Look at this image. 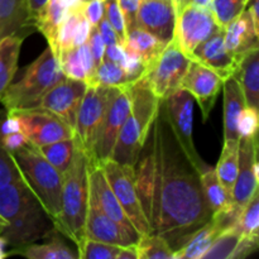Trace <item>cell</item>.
Wrapping results in <instances>:
<instances>
[{"label": "cell", "mask_w": 259, "mask_h": 259, "mask_svg": "<svg viewBox=\"0 0 259 259\" xmlns=\"http://www.w3.org/2000/svg\"><path fill=\"white\" fill-rule=\"evenodd\" d=\"M104 17L106 18L113 29L115 30L119 45L125 46L126 43V24L123 13L119 8L118 0H103Z\"/></svg>", "instance_id": "obj_41"}, {"label": "cell", "mask_w": 259, "mask_h": 259, "mask_svg": "<svg viewBox=\"0 0 259 259\" xmlns=\"http://www.w3.org/2000/svg\"><path fill=\"white\" fill-rule=\"evenodd\" d=\"M190 58L209 67L218 73L223 81L234 75L240 61L225 46L224 28L200 43L192 51Z\"/></svg>", "instance_id": "obj_19"}, {"label": "cell", "mask_w": 259, "mask_h": 259, "mask_svg": "<svg viewBox=\"0 0 259 259\" xmlns=\"http://www.w3.org/2000/svg\"><path fill=\"white\" fill-rule=\"evenodd\" d=\"M89 171L85 152L75 147L72 162L63 175L61 212L55 229L77 247L85 239V223L89 209Z\"/></svg>", "instance_id": "obj_2"}, {"label": "cell", "mask_w": 259, "mask_h": 259, "mask_svg": "<svg viewBox=\"0 0 259 259\" xmlns=\"http://www.w3.org/2000/svg\"><path fill=\"white\" fill-rule=\"evenodd\" d=\"M89 190H90L89 196H90L91 200L96 202V205L100 207L101 211L105 212L110 219L123 225L128 230L137 232L136 228L133 227L132 222L128 219L125 212H124V210L121 209L120 204H119L115 194L111 190L100 164L90 166V171H89Z\"/></svg>", "instance_id": "obj_20"}, {"label": "cell", "mask_w": 259, "mask_h": 259, "mask_svg": "<svg viewBox=\"0 0 259 259\" xmlns=\"http://www.w3.org/2000/svg\"><path fill=\"white\" fill-rule=\"evenodd\" d=\"M65 77L60 61L50 46L25 67L22 77L12 82L0 98L7 111L33 108L38 100Z\"/></svg>", "instance_id": "obj_4"}, {"label": "cell", "mask_w": 259, "mask_h": 259, "mask_svg": "<svg viewBox=\"0 0 259 259\" xmlns=\"http://www.w3.org/2000/svg\"><path fill=\"white\" fill-rule=\"evenodd\" d=\"M47 0H29V13H30V23L34 27V23L39 14L42 13Z\"/></svg>", "instance_id": "obj_52"}, {"label": "cell", "mask_w": 259, "mask_h": 259, "mask_svg": "<svg viewBox=\"0 0 259 259\" xmlns=\"http://www.w3.org/2000/svg\"><path fill=\"white\" fill-rule=\"evenodd\" d=\"M81 10L82 14L91 27H96L104 17V5L103 0H89V2H83L81 5Z\"/></svg>", "instance_id": "obj_44"}, {"label": "cell", "mask_w": 259, "mask_h": 259, "mask_svg": "<svg viewBox=\"0 0 259 259\" xmlns=\"http://www.w3.org/2000/svg\"><path fill=\"white\" fill-rule=\"evenodd\" d=\"M128 75L123 66L111 61L103 60L96 67V85L108 86V88H123L131 85Z\"/></svg>", "instance_id": "obj_36"}, {"label": "cell", "mask_w": 259, "mask_h": 259, "mask_svg": "<svg viewBox=\"0 0 259 259\" xmlns=\"http://www.w3.org/2000/svg\"><path fill=\"white\" fill-rule=\"evenodd\" d=\"M240 238V233L235 227L223 230L202 255V259H230Z\"/></svg>", "instance_id": "obj_35"}, {"label": "cell", "mask_w": 259, "mask_h": 259, "mask_svg": "<svg viewBox=\"0 0 259 259\" xmlns=\"http://www.w3.org/2000/svg\"><path fill=\"white\" fill-rule=\"evenodd\" d=\"M190 5H197V7L209 8L211 9V0H175V7H176V14Z\"/></svg>", "instance_id": "obj_51"}, {"label": "cell", "mask_w": 259, "mask_h": 259, "mask_svg": "<svg viewBox=\"0 0 259 259\" xmlns=\"http://www.w3.org/2000/svg\"><path fill=\"white\" fill-rule=\"evenodd\" d=\"M82 12V10H81ZM91 24L89 23V20L83 17V14L81 15L80 20H78L77 28H76L75 33V39H73V47H78L81 45H85L89 39V35L91 32Z\"/></svg>", "instance_id": "obj_48"}, {"label": "cell", "mask_w": 259, "mask_h": 259, "mask_svg": "<svg viewBox=\"0 0 259 259\" xmlns=\"http://www.w3.org/2000/svg\"><path fill=\"white\" fill-rule=\"evenodd\" d=\"M82 2H89V0H82Z\"/></svg>", "instance_id": "obj_55"}, {"label": "cell", "mask_w": 259, "mask_h": 259, "mask_svg": "<svg viewBox=\"0 0 259 259\" xmlns=\"http://www.w3.org/2000/svg\"><path fill=\"white\" fill-rule=\"evenodd\" d=\"M201 166L191 158L171 125L163 100L134 166L136 187L151 233L174 252L212 218L201 186Z\"/></svg>", "instance_id": "obj_1"}, {"label": "cell", "mask_w": 259, "mask_h": 259, "mask_svg": "<svg viewBox=\"0 0 259 259\" xmlns=\"http://www.w3.org/2000/svg\"><path fill=\"white\" fill-rule=\"evenodd\" d=\"M259 27L245 9L224 28V42L228 50L240 60L249 51L259 48Z\"/></svg>", "instance_id": "obj_22"}, {"label": "cell", "mask_w": 259, "mask_h": 259, "mask_svg": "<svg viewBox=\"0 0 259 259\" xmlns=\"http://www.w3.org/2000/svg\"><path fill=\"white\" fill-rule=\"evenodd\" d=\"M259 115L258 109L245 106L238 120V136L239 138H253L258 136Z\"/></svg>", "instance_id": "obj_43"}, {"label": "cell", "mask_w": 259, "mask_h": 259, "mask_svg": "<svg viewBox=\"0 0 259 259\" xmlns=\"http://www.w3.org/2000/svg\"><path fill=\"white\" fill-rule=\"evenodd\" d=\"M90 47L91 53H93L94 61H95V65L98 67L101 63V61L104 60V52H105V43H104L103 38H101L100 33H99L98 27L91 28L90 35H89V39L86 42Z\"/></svg>", "instance_id": "obj_45"}, {"label": "cell", "mask_w": 259, "mask_h": 259, "mask_svg": "<svg viewBox=\"0 0 259 259\" xmlns=\"http://www.w3.org/2000/svg\"><path fill=\"white\" fill-rule=\"evenodd\" d=\"M0 228H2V224H0Z\"/></svg>", "instance_id": "obj_56"}, {"label": "cell", "mask_w": 259, "mask_h": 259, "mask_svg": "<svg viewBox=\"0 0 259 259\" xmlns=\"http://www.w3.org/2000/svg\"><path fill=\"white\" fill-rule=\"evenodd\" d=\"M258 136L239 138V162L238 175L232 191V199L237 206L243 207L258 191Z\"/></svg>", "instance_id": "obj_16"}, {"label": "cell", "mask_w": 259, "mask_h": 259, "mask_svg": "<svg viewBox=\"0 0 259 259\" xmlns=\"http://www.w3.org/2000/svg\"><path fill=\"white\" fill-rule=\"evenodd\" d=\"M175 23V0H141L134 27L142 28L162 42L169 43L174 39Z\"/></svg>", "instance_id": "obj_17"}, {"label": "cell", "mask_w": 259, "mask_h": 259, "mask_svg": "<svg viewBox=\"0 0 259 259\" xmlns=\"http://www.w3.org/2000/svg\"><path fill=\"white\" fill-rule=\"evenodd\" d=\"M121 247L85 238L77 245L78 259H116Z\"/></svg>", "instance_id": "obj_38"}, {"label": "cell", "mask_w": 259, "mask_h": 259, "mask_svg": "<svg viewBox=\"0 0 259 259\" xmlns=\"http://www.w3.org/2000/svg\"><path fill=\"white\" fill-rule=\"evenodd\" d=\"M53 230V222L43 207H39L8 222L0 230V237L5 244L17 249L48 237Z\"/></svg>", "instance_id": "obj_15"}, {"label": "cell", "mask_w": 259, "mask_h": 259, "mask_svg": "<svg viewBox=\"0 0 259 259\" xmlns=\"http://www.w3.org/2000/svg\"><path fill=\"white\" fill-rule=\"evenodd\" d=\"M118 88H108L103 85L88 86L78 109L73 128V139L76 146L80 147L91 159L94 144Z\"/></svg>", "instance_id": "obj_6"}, {"label": "cell", "mask_w": 259, "mask_h": 259, "mask_svg": "<svg viewBox=\"0 0 259 259\" xmlns=\"http://www.w3.org/2000/svg\"><path fill=\"white\" fill-rule=\"evenodd\" d=\"M159 101L143 77L132 83L131 111L121 126L110 159L125 166H136L139 152L158 111Z\"/></svg>", "instance_id": "obj_3"}, {"label": "cell", "mask_w": 259, "mask_h": 259, "mask_svg": "<svg viewBox=\"0 0 259 259\" xmlns=\"http://www.w3.org/2000/svg\"><path fill=\"white\" fill-rule=\"evenodd\" d=\"M235 228L240 233L242 239L259 242V192L243 206Z\"/></svg>", "instance_id": "obj_33"}, {"label": "cell", "mask_w": 259, "mask_h": 259, "mask_svg": "<svg viewBox=\"0 0 259 259\" xmlns=\"http://www.w3.org/2000/svg\"><path fill=\"white\" fill-rule=\"evenodd\" d=\"M0 141H2L3 147H4L8 152H10V153H14L15 151H18V149H20L22 147H24L25 144L29 143L22 132L0 136Z\"/></svg>", "instance_id": "obj_47"}, {"label": "cell", "mask_w": 259, "mask_h": 259, "mask_svg": "<svg viewBox=\"0 0 259 259\" xmlns=\"http://www.w3.org/2000/svg\"><path fill=\"white\" fill-rule=\"evenodd\" d=\"M222 29L209 8L190 5L176 14L174 40L190 58L192 51Z\"/></svg>", "instance_id": "obj_10"}, {"label": "cell", "mask_w": 259, "mask_h": 259, "mask_svg": "<svg viewBox=\"0 0 259 259\" xmlns=\"http://www.w3.org/2000/svg\"><path fill=\"white\" fill-rule=\"evenodd\" d=\"M58 61H60L61 70L65 73L66 77L86 82V72L85 70H83L82 65H81V61L80 58H78L76 47L61 53V55L58 56Z\"/></svg>", "instance_id": "obj_42"}, {"label": "cell", "mask_w": 259, "mask_h": 259, "mask_svg": "<svg viewBox=\"0 0 259 259\" xmlns=\"http://www.w3.org/2000/svg\"><path fill=\"white\" fill-rule=\"evenodd\" d=\"M24 38V35L12 34L0 39V98L14 80Z\"/></svg>", "instance_id": "obj_29"}, {"label": "cell", "mask_w": 259, "mask_h": 259, "mask_svg": "<svg viewBox=\"0 0 259 259\" xmlns=\"http://www.w3.org/2000/svg\"><path fill=\"white\" fill-rule=\"evenodd\" d=\"M30 23L29 0H0V39L7 35L22 34Z\"/></svg>", "instance_id": "obj_27"}, {"label": "cell", "mask_w": 259, "mask_h": 259, "mask_svg": "<svg viewBox=\"0 0 259 259\" xmlns=\"http://www.w3.org/2000/svg\"><path fill=\"white\" fill-rule=\"evenodd\" d=\"M81 15H82V12H81L80 7L78 9L72 10V12L68 13V15L65 18L62 24L58 28L56 47L55 50H53V53H55V56L57 58L58 56L62 52H65V51L75 48L73 47V39H75L76 28H77L78 20H80Z\"/></svg>", "instance_id": "obj_37"}, {"label": "cell", "mask_w": 259, "mask_h": 259, "mask_svg": "<svg viewBox=\"0 0 259 259\" xmlns=\"http://www.w3.org/2000/svg\"><path fill=\"white\" fill-rule=\"evenodd\" d=\"M42 207L34 192L24 180L13 182L0 189V224H5L23 214Z\"/></svg>", "instance_id": "obj_21"}, {"label": "cell", "mask_w": 259, "mask_h": 259, "mask_svg": "<svg viewBox=\"0 0 259 259\" xmlns=\"http://www.w3.org/2000/svg\"><path fill=\"white\" fill-rule=\"evenodd\" d=\"M5 247H7V244H5L4 239L0 237V259L8 257V253L5 252Z\"/></svg>", "instance_id": "obj_54"}, {"label": "cell", "mask_w": 259, "mask_h": 259, "mask_svg": "<svg viewBox=\"0 0 259 259\" xmlns=\"http://www.w3.org/2000/svg\"><path fill=\"white\" fill-rule=\"evenodd\" d=\"M248 0H211V12L222 28L239 17L247 9Z\"/></svg>", "instance_id": "obj_39"}, {"label": "cell", "mask_w": 259, "mask_h": 259, "mask_svg": "<svg viewBox=\"0 0 259 259\" xmlns=\"http://www.w3.org/2000/svg\"><path fill=\"white\" fill-rule=\"evenodd\" d=\"M82 0H47L45 8L39 17L34 23V28H37L47 40L48 46L52 48L56 47L57 32L60 25L67 17L68 13L78 9L82 5Z\"/></svg>", "instance_id": "obj_23"}, {"label": "cell", "mask_w": 259, "mask_h": 259, "mask_svg": "<svg viewBox=\"0 0 259 259\" xmlns=\"http://www.w3.org/2000/svg\"><path fill=\"white\" fill-rule=\"evenodd\" d=\"M171 125L184 146L185 151L195 162L201 166H207L197 153L194 143V98L184 89L179 88L163 99Z\"/></svg>", "instance_id": "obj_13"}, {"label": "cell", "mask_w": 259, "mask_h": 259, "mask_svg": "<svg viewBox=\"0 0 259 259\" xmlns=\"http://www.w3.org/2000/svg\"><path fill=\"white\" fill-rule=\"evenodd\" d=\"M96 27H98L99 33H100L105 46H111V45H115V43H119L115 30L113 29V27H111L110 23L106 20L105 17H103V19L99 22V24L96 25Z\"/></svg>", "instance_id": "obj_50"}, {"label": "cell", "mask_w": 259, "mask_h": 259, "mask_svg": "<svg viewBox=\"0 0 259 259\" xmlns=\"http://www.w3.org/2000/svg\"><path fill=\"white\" fill-rule=\"evenodd\" d=\"M166 45L167 43L162 42L158 38L154 37L147 30L142 29V28L133 27L126 30L125 47L133 51L141 58L144 67H146V71L156 62Z\"/></svg>", "instance_id": "obj_28"}, {"label": "cell", "mask_w": 259, "mask_h": 259, "mask_svg": "<svg viewBox=\"0 0 259 259\" xmlns=\"http://www.w3.org/2000/svg\"><path fill=\"white\" fill-rule=\"evenodd\" d=\"M132 105V83L118 88L113 100L110 101L103 124L100 126L95 144H94L90 166L100 164L101 162L111 158L120 129L131 111Z\"/></svg>", "instance_id": "obj_9"}, {"label": "cell", "mask_w": 259, "mask_h": 259, "mask_svg": "<svg viewBox=\"0 0 259 259\" xmlns=\"http://www.w3.org/2000/svg\"><path fill=\"white\" fill-rule=\"evenodd\" d=\"M75 147V139L68 138L53 142V143L50 144H45V146H39L37 147V149L63 176L68 169V167H70L71 162H72Z\"/></svg>", "instance_id": "obj_32"}, {"label": "cell", "mask_w": 259, "mask_h": 259, "mask_svg": "<svg viewBox=\"0 0 259 259\" xmlns=\"http://www.w3.org/2000/svg\"><path fill=\"white\" fill-rule=\"evenodd\" d=\"M62 235V234H61ZM60 232L53 230L48 238L50 240L43 244H37V242L24 247L13 249L8 255L18 254L28 259H78V253L62 239Z\"/></svg>", "instance_id": "obj_26"}, {"label": "cell", "mask_w": 259, "mask_h": 259, "mask_svg": "<svg viewBox=\"0 0 259 259\" xmlns=\"http://www.w3.org/2000/svg\"><path fill=\"white\" fill-rule=\"evenodd\" d=\"M238 162H239V139L224 141L222 154L215 167V171L223 186L230 195H232L238 175Z\"/></svg>", "instance_id": "obj_31"}, {"label": "cell", "mask_w": 259, "mask_h": 259, "mask_svg": "<svg viewBox=\"0 0 259 259\" xmlns=\"http://www.w3.org/2000/svg\"><path fill=\"white\" fill-rule=\"evenodd\" d=\"M100 166L121 209L124 210L138 234L141 237L151 234V227L142 209L138 192H137L134 167L120 164L113 159H106L101 162Z\"/></svg>", "instance_id": "obj_7"}, {"label": "cell", "mask_w": 259, "mask_h": 259, "mask_svg": "<svg viewBox=\"0 0 259 259\" xmlns=\"http://www.w3.org/2000/svg\"><path fill=\"white\" fill-rule=\"evenodd\" d=\"M224 91V141H238V120L247 106L242 88L234 76L223 82Z\"/></svg>", "instance_id": "obj_24"}, {"label": "cell", "mask_w": 259, "mask_h": 259, "mask_svg": "<svg viewBox=\"0 0 259 259\" xmlns=\"http://www.w3.org/2000/svg\"><path fill=\"white\" fill-rule=\"evenodd\" d=\"M201 186L212 215L230 210L235 205L232 195L223 186L217 171L212 167L209 166L201 172Z\"/></svg>", "instance_id": "obj_30"}, {"label": "cell", "mask_w": 259, "mask_h": 259, "mask_svg": "<svg viewBox=\"0 0 259 259\" xmlns=\"http://www.w3.org/2000/svg\"><path fill=\"white\" fill-rule=\"evenodd\" d=\"M86 89L88 85L83 81L73 80L65 76L62 80L53 85L33 108L45 109L55 114L73 131Z\"/></svg>", "instance_id": "obj_12"}, {"label": "cell", "mask_w": 259, "mask_h": 259, "mask_svg": "<svg viewBox=\"0 0 259 259\" xmlns=\"http://www.w3.org/2000/svg\"><path fill=\"white\" fill-rule=\"evenodd\" d=\"M18 119L20 131L34 147L45 146L62 139L73 138V131L58 116L40 108L8 111Z\"/></svg>", "instance_id": "obj_11"}, {"label": "cell", "mask_w": 259, "mask_h": 259, "mask_svg": "<svg viewBox=\"0 0 259 259\" xmlns=\"http://www.w3.org/2000/svg\"><path fill=\"white\" fill-rule=\"evenodd\" d=\"M191 60V58H190ZM224 81L218 73L197 61L191 60L180 88L186 90L201 109L202 120L206 121L217 103Z\"/></svg>", "instance_id": "obj_14"}, {"label": "cell", "mask_w": 259, "mask_h": 259, "mask_svg": "<svg viewBox=\"0 0 259 259\" xmlns=\"http://www.w3.org/2000/svg\"><path fill=\"white\" fill-rule=\"evenodd\" d=\"M190 58L180 50L174 39L167 43L156 62L144 72L143 78L154 95L163 100L181 86L190 65Z\"/></svg>", "instance_id": "obj_8"}, {"label": "cell", "mask_w": 259, "mask_h": 259, "mask_svg": "<svg viewBox=\"0 0 259 259\" xmlns=\"http://www.w3.org/2000/svg\"><path fill=\"white\" fill-rule=\"evenodd\" d=\"M116 259H138L136 244H131L128 247H121Z\"/></svg>", "instance_id": "obj_53"}, {"label": "cell", "mask_w": 259, "mask_h": 259, "mask_svg": "<svg viewBox=\"0 0 259 259\" xmlns=\"http://www.w3.org/2000/svg\"><path fill=\"white\" fill-rule=\"evenodd\" d=\"M12 154L23 180L34 192L43 210L55 225L61 212L63 176L32 144H25Z\"/></svg>", "instance_id": "obj_5"}, {"label": "cell", "mask_w": 259, "mask_h": 259, "mask_svg": "<svg viewBox=\"0 0 259 259\" xmlns=\"http://www.w3.org/2000/svg\"><path fill=\"white\" fill-rule=\"evenodd\" d=\"M104 60L111 61V62L123 66L124 60H125V47L119 45V43L106 46L105 52H104Z\"/></svg>", "instance_id": "obj_49"}, {"label": "cell", "mask_w": 259, "mask_h": 259, "mask_svg": "<svg viewBox=\"0 0 259 259\" xmlns=\"http://www.w3.org/2000/svg\"><path fill=\"white\" fill-rule=\"evenodd\" d=\"M244 94L245 104L252 108H259V48L245 53L239 61L234 72Z\"/></svg>", "instance_id": "obj_25"}, {"label": "cell", "mask_w": 259, "mask_h": 259, "mask_svg": "<svg viewBox=\"0 0 259 259\" xmlns=\"http://www.w3.org/2000/svg\"><path fill=\"white\" fill-rule=\"evenodd\" d=\"M5 113L7 110H0V121ZM20 180H23V176L18 168L17 162L13 158V154L3 147L2 141H0V189L13 184V182L20 181Z\"/></svg>", "instance_id": "obj_40"}, {"label": "cell", "mask_w": 259, "mask_h": 259, "mask_svg": "<svg viewBox=\"0 0 259 259\" xmlns=\"http://www.w3.org/2000/svg\"><path fill=\"white\" fill-rule=\"evenodd\" d=\"M136 247L138 259H174V249L158 234L142 235Z\"/></svg>", "instance_id": "obj_34"}, {"label": "cell", "mask_w": 259, "mask_h": 259, "mask_svg": "<svg viewBox=\"0 0 259 259\" xmlns=\"http://www.w3.org/2000/svg\"><path fill=\"white\" fill-rule=\"evenodd\" d=\"M118 4L125 20L126 30L133 28L136 25V17L141 5V0H118Z\"/></svg>", "instance_id": "obj_46"}, {"label": "cell", "mask_w": 259, "mask_h": 259, "mask_svg": "<svg viewBox=\"0 0 259 259\" xmlns=\"http://www.w3.org/2000/svg\"><path fill=\"white\" fill-rule=\"evenodd\" d=\"M85 238L100 240L109 244L128 247L137 244L141 235L137 232H132L114 222L105 212L101 211L94 200L89 196V209L85 223Z\"/></svg>", "instance_id": "obj_18"}]
</instances>
